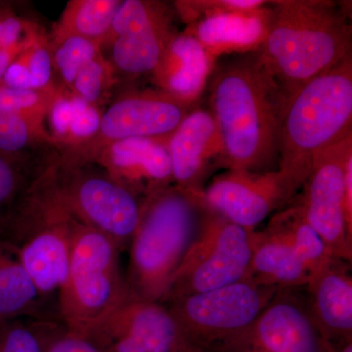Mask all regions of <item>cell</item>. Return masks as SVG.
<instances>
[{
  "instance_id": "6da1fadb",
  "label": "cell",
  "mask_w": 352,
  "mask_h": 352,
  "mask_svg": "<svg viewBox=\"0 0 352 352\" xmlns=\"http://www.w3.org/2000/svg\"><path fill=\"white\" fill-rule=\"evenodd\" d=\"M207 88L208 110L223 142L224 168L276 170L285 100L256 51L215 62Z\"/></svg>"
},
{
  "instance_id": "7a4b0ae2",
  "label": "cell",
  "mask_w": 352,
  "mask_h": 352,
  "mask_svg": "<svg viewBox=\"0 0 352 352\" xmlns=\"http://www.w3.org/2000/svg\"><path fill=\"white\" fill-rule=\"evenodd\" d=\"M347 9L330 0L270 2V21L256 51L285 103L317 76L351 57Z\"/></svg>"
},
{
  "instance_id": "3957f363",
  "label": "cell",
  "mask_w": 352,
  "mask_h": 352,
  "mask_svg": "<svg viewBox=\"0 0 352 352\" xmlns=\"http://www.w3.org/2000/svg\"><path fill=\"white\" fill-rule=\"evenodd\" d=\"M352 135V58L317 76L285 103L278 170L302 189L317 155Z\"/></svg>"
},
{
  "instance_id": "277c9868",
  "label": "cell",
  "mask_w": 352,
  "mask_h": 352,
  "mask_svg": "<svg viewBox=\"0 0 352 352\" xmlns=\"http://www.w3.org/2000/svg\"><path fill=\"white\" fill-rule=\"evenodd\" d=\"M203 196L171 185L145 201L131 242L127 286L134 295L161 302L196 239L205 214Z\"/></svg>"
},
{
  "instance_id": "5b68a950",
  "label": "cell",
  "mask_w": 352,
  "mask_h": 352,
  "mask_svg": "<svg viewBox=\"0 0 352 352\" xmlns=\"http://www.w3.org/2000/svg\"><path fill=\"white\" fill-rule=\"evenodd\" d=\"M75 220L43 170L25 190L0 234L17 250L43 298L58 295L66 278Z\"/></svg>"
},
{
  "instance_id": "8992f818",
  "label": "cell",
  "mask_w": 352,
  "mask_h": 352,
  "mask_svg": "<svg viewBox=\"0 0 352 352\" xmlns=\"http://www.w3.org/2000/svg\"><path fill=\"white\" fill-rule=\"evenodd\" d=\"M120 250L75 220L68 271L58 293L65 329L87 337L131 293L120 270Z\"/></svg>"
},
{
  "instance_id": "52a82bcc",
  "label": "cell",
  "mask_w": 352,
  "mask_h": 352,
  "mask_svg": "<svg viewBox=\"0 0 352 352\" xmlns=\"http://www.w3.org/2000/svg\"><path fill=\"white\" fill-rule=\"evenodd\" d=\"M198 106L159 88L122 92L102 113L96 133L51 159L60 170L94 164L109 146L133 138H168Z\"/></svg>"
},
{
  "instance_id": "ba28073f",
  "label": "cell",
  "mask_w": 352,
  "mask_h": 352,
  "mask_svg": "<svg viewBox=\"0 0 352 352\" xmlns=\"http://www.w3.org/2000/svg\"><path fill=\"white\" fill-rule=\"evenodd\" d=\"M45 170L58 199L74 219L105 235L120 251L131 244L145 200L96 164L60 170L48 162Z\"/></svg>"
},
{
  "instance_id": "9c48e42d",
  "label": "cell",
  "mask_w": 352,
  "mask_h": 352,
  "mask_svg": "<svg viewBox=\"0 0 352 352\" xmlns=\"http://www.w3.org/2000/svg\"><path fill=\"white\" fill-rule=\"evenodd\" d=\"M256 230L234 223L206 207L200 230L192 243L162 303L245 279Z\"/></svg>"
},
{
  "instance_id": "30bf717a",
  "label": "cell",
  "mask_w": 352,
  "mask_h": 352,
  "mask_svg": "<svg viewBox=\"0 0 352 352\" xmlns=\"http://www.w3.org/2000/svg\"><path fill=\"white\" fill-rule=\"evenodd\" d=\"M280 291L243 279L164 302L190 339L206 351L217 352L249 328Z\"/></svg>"
},
{
  "instance_id": "8fae6325",
  "label": "cell",
  "mask_w": 352,
  "mask_h": 352,
  "mask_svg": "<svg viewBox=\"0 0 352 352\" xmlns=\"http://www.w3.org/2000/svg\"><path fill=\"white\" fill-rule=\"evenodd\" d=\"M175 8L156 0L122 1L100 50L118 82L152 76L178 32Z\"/></svg>"
},
{
  "instance_id": "7c38bea8",
  "label": "cell",
  "mask_w": 352,
  "mask_h": 352,
  "mask_svg": "<svg viewBox=\"0 0 352 352\" xmlns=\"http://www.w3.org/2000/svg\"><path fill=\"white\" fill-rule=\"evenodd\" d=\"M85 338L106 352H208L190 339L166 305L131 292Z\"/></svg>"
},
{
  "instance_id": "4fadbf2b",
  "label": "cell",
  "mask_w": 352,
  "mask_h": 352,
  "mask_svg": "<svg viewBox=\"0 0 352 352\" xmlns=\"http://www.w3.org/2000/svg\"><path fill=\"white\" fill-rule=\"evenodd\" d=\"M352 160V135L317 155L295 197L305 219L328 245L333 258L351 263L352 233L344 214V183Z\"/></svg>"
},
{
  "instance_id": "5bb4252c",
  "label": "cell",
  "mask_w": 352,
  "mask_h": 352,
  "mask_svg": "<svg viewBox=\"0 0 352 352\" xmlns=\"http://www.w3.org/2000/svg\"><path fill=\"white\" fill-rule=\"evenodd\" d=\"M300 188L279 170L256 173L227 170L203 193L206 207L250 230L289 205Z\"/></svg>"
},
{
  "instance_id": "9a60e30c",
  "label": "cell",
  "mask_w": 352,
  "mask_h": 352,
  "mask_svg": "<svg viewBox=\"0 0 352 352\" xmlns=\"http://www.w3.org/2000/svg\"><path fill=\"white\" fill-rule=\"evenodd\" d=\"M281 289L258 319L217 352H320L309 311Z\"/></svg>"
},
{
  "instance_id": "2e32d148",
  "label": "cell",
  "mask_w": 352,
  "mask_h": 352,
  "mask_svg": "<svg viewBox=\"0 0 352 352\" xmlns=\"http://www.w3.org/2000/svg\"><path fill=\"white\" fill-rule=\"evenodd\" d=\"M173 185L203 195L215 170L224 168L223 142L214 116L197 106L168 140Z\"/></svg>"
},
{
  "instance_id": "e0dca14e",
  "label": "cell",
  "mask_w": 352,
  "mask_h": 352,
  "mask_svg": "<svg viewBox=\"0 0 352 352\" xmlns=\"http://www.w3.org/2000/svg\"><path fill=\"white\" fill-rule=\"evenodd\" d=\"M168 138H133L109 146L94 164L143 200L173 185Z\"/></svg>"
},
{
  "instance_id": "ac0fdd59",
  "label": "cell",
  "mask_w": 352,
  "mask_h": 352,
  "mask_svg": "<svg viewBox=\"0 0 352 352\" xmlns=\"http://www.w3.org/2000/svg\"><path fill=\"white\" fill-rule=\"evenodd\" d=\"M347 263L335 259L307 286L311 320L321 339L332 344L352 342V279Z\"/></svg>"
},
{
  "instance_id": "d6986e66",
  "label": "cell",
  "mask_w": 352,
  "mask_h": 352,
  "mask_svg": "<svg viewBox=\"0 0 352 352\" xmlns=\"http://www.w3.org/2000/svg\"><path fill=\"white\" fill-rule=\"evenodd\" d=\"M215 62L187 32H178L153 74L155 87L183 101L197 104L208 87Z\"/></svg>"
},
{
  "instance_id": "ffe728a7",
  "label": "cell",
  "mask_w": 352,
  "mask_h": 352,
  "mask_svg": "<svg viewBox=\"0 0 352 352\" xmlns=\"http://www.w3.org/2000/svg\"><path fill=\"white\" fill-rule=\"evenodd\" d=\"M270 2L249 12L222 14L187 25L185 32L203 45L212 59L258 50L270 21Z\"/></svg>"
},
{
  "instance_id": "44dd1931",
  "label": "cell",
  "mask_w": 352,
  "mask_h": 352,
  "mask_svg": "<svg viewBox=\"0 0 352 352\" xmlns=\"http://www.w3.org/2000/svg\"><path fill=\"white\" fill-rule=\"evenodd\" d=\"M312 274L281 234L266 226L256 230L251 263L245 279L279 289L307 287Z\"/></svg>"
},
{
  "instance_id": "7402d4cb",
  "label": "cell",
  "mask_w": 352,
  "mask_h": 352,
  "mask_svg": "<svg viewBox=\"0 0 352 352\" xmlns=\"http://www.w3.org/2000/svg\"><path fill=\"white\" fill-rule=\"evenodd\" d=\"M103 111L62 88L46 116L53 147L61 152L91 138L100 126Z\"/></svg>"
},
{
  "instance_id": "603a6c76",
  "label": "cell",
  "mask_w": 352,
  "mask_h": 352,
  "mask_svg": "<svg viewBox=\"0 0 352 352\" xmlns=\"http://www.w3.org/2000/svg\"><path fill=\"white\" fill-rule=\"evenodd\" d=\"M41 300L17 250L0 238V323L36 314Z\"/></svg>"
},
{
  "instance_id": "cb8c5ba5",
  "label": "cell",
  "mask_w": 352,
  "mask_h": 352,
  "mask_svg": "<svg viewBox=\"0 0 352 352\" xmlns=\"http://www.w3.org/2000/svg\"><path fill=\"white\" fill-rule=\"evenodd\" d=\"M267 226L288 240L312 276L338 259L333 258L328 245L305 219L295 198L271 217Z\"/></svg>"
},
{
  "instance_id": "d4e9b609",
  "label": "cell",
  "mask_w": 352,
  "mask_h": 352,
  "mask_svg": "<svg viewBox=\"0 0 352 352\" xmlns=\"http://www.w3.org/2000/svg\"><path fill=\"white\" fill-rule=\"evenodd\" d=\"M122 0H71L53 25L51 39L75 36L102 43Z\"/></svg>"
},
{
  "instance_id": "484cf974",
  "label": "cell",
  "mask_w": 352,
  "mask_h": 352,
  "mask_svg": "<svg viewBox=\"0 0 352 352\" xmlns=\"http://www.w3.org/2000/svg\"><path fill=\"white\" fill-rule=\"evenodd\" d=\"M1 83L25 90H45L56 87L53 72L50 36L44 34L7 69Z\"/></svg>"
},
{
  "instance_id": "4316f807",
  "label": "cell",
  "mask_w": 352,
  "mask_h": 352,
  "mask_svg": "<svg viewBox=\"0 0 352 352\" xmlns=\"http://www.w3.org/2000/svg\"><path fill=\"white\" fill-rule=\"evenodd\" d=\"M43 145L53 147L45 119L15 113L0 115V154L25 157V153Z\"/></svg>"
},
{
  "instance_id": "83f0119b",
  "label": "cell",
  "mask_w": 352,
  "mask_h": 352,
  "mask_svg": "<svg viewBox=\"0 0 352 352\" xmlns=\"http://www.w3.org/2000/svg\"><path fill=\"white\" fill-rule=\"evenodd\" d=\"M55 82L69 91L78 72L101 53L99 43L80 36L50 38Z\"/></svg>"
},
{
  "instance_id": "f1b7e54d",
  "label": "cell",
  "mask_w": 352,
  "mask_h": 352,
  "mask_svg": "<svg viewBox=\"0 0 352 352\" xmlns=\"http://www.w3.org/2000/svg\"><path fill=\"white\" fill-rule=\"evenodd\" d=\"M116 83L115 72L101 52L80 69L68 92L101 108Z\"/></svg>"
},
{
  "instance_id": "f546056e",
  "label": "cell",
  "mask_w": 352,
  "mask_h": 352,
  "mask_svg": "<svg viewBox=\"0 0 352 352\" xmlns=\"http://www.w3.org/2000/svg\"><path fill=\"white\" fill-rule=\"evenodd\" d=\"M61 90L59 85L45 90H25L0 82V115L15 113L46 119Z\"/></svg>"
},
{
  "instance_id": "4dcf8cb0",
  "label": "cell",
  "mask_w": 352,
  "mask_h": 352,
  "mask_svg": "<svg viewBox=\"0 0 352 352\" xmlns=\"http://www.w3.org/2000/svg\"><path fill=\"white\" fill-rule=\"evenodd\" d=\"M267 3L263 0H182L175 1L173 8L189 25L222 14L256 10Z\"/></svg>"
},
{
  "instance_id": "1f68e13d",
  "label": "cell",
  "mask_w": 352,
  "mask_h": 352,
  "mask_svg": "<svg viewBox=\"0 0 352 352\" xmlns=\"http://www.w3.org/2000/svg\"><path fill=\"white\" fill-rule=\"evenodd\" d=\"M25 157L0 154V234L6 226L14 208L29 185L23 175Z\"/></svg>"
},
{
  "instance_id": "d6a6232c",
  "label": "cell",
  "mask_w": 352,
  "mask_h": 352,
  "mask_svg": "<svg viewBox=\"0 0 352 352\" xmlns=\"http://www.w3.org/2000/svg\"><path fill=\"white\" fill-rule=\"evenodd\" d=\"M21 319L0 323V352H45V333Z\"/></svg>"
},
{
  "instance_id": "836d02e7",
  "label": "cell",
  "mask_w": 352,
  "mask_h": 352,
  "mask_svg": "<svg viewBox=\"0 0 352 352\" xmlns=\"http://www.w3.org/2000/svg\"><path fill=\"white\" fill-rule=\"evenodd\" d=\"M45 352H106L91 340L64 328L62 332L45 335Z\"/></svg>"
},
{
  "instance_id": "e575fe53",
  "label": "cell",
  "mask_w": 352,
  "mask_h": 352,
  "mask_svg": "<svg viewBox=\"0 0 352 352\" xmlns=\"http://www.w3.org/2000/svg\"><path fill=\"white\" fill-rule=\"evenodd\" d=\"M344 214L346 226L352 233V160L347 164L344 183Z\"/></svg>"
},
{
  "instance_id": "d590c367",
  "label": "cell",
  "mask_w": 352,
  "mask_h": 352,
  "mask_svg": "<svg viewBox=\"0 0 352 352\" xmlns=\"http://www.w3.org/2000/svg\"><path fill=\"white\" fill-rule=\"evenodd\" d=\"M320 352H352V342L335 344L321 339Z\"/></svg>"
}]
</instances>
